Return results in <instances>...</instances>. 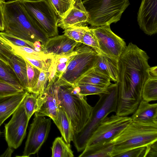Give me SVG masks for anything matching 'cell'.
Segmentation results:
<instances>
[{"mask_svg":"<svg viewBox=\"0 0 157 157\" xmlns=\"http://www.w3.org/2000/svg\"><path fill=\"white\" fill-rule=\"evenodd\" d=\"M149 59L145 52L132 43L120 57L117 115L127 116L137 108L142 99L143 86L148 78Z\"/></svg>","mask_w":157,"mask_h":157,"instance_id":"obj_1","label":"cell"},{"mask_svg":"<svg viewBox=\"0 0 157 157\" xmlns=\"http://www.w3.org/2000/svg\"><path fill=\"white\" fill-rule=\"evenodd\" d=\"M4 32L33 43L43 46L49 37L38 27L24 7L22 0L3 3Z\"/></svg>","mask_w":157,"mask_h":157,"instance_id":"obj_2","label":"cell"},{"mask_svg":"<svg viewBox=\"0 0 157 157\" xmlns=\"http://www.w3.org/2000/svg\"><path fill=\"white\" fill-rule=\"evenodd\" d=\"M55 81L53 85L58 106L69 117L75 133H78L90 119L93 107L88 103L86 96L79 94L77 86L58 85Z\"/></svg>","mask_w":157,"mask_h":157,"instance_id":"obj_3","label":"cell"},{"mask_svg":"<svg viewBox=\"0 0 157 157\" xmlns=\"http://www.w3.org/2000/svg\"><path fill=\"white\" fill-rule=\"evenodd\" d=\"M117 82L111 84L101 94L93 107L90 119L79 132L75 133L73 142L78 151H83L91 136L102 121L112 112H116L118 98Z\"/></svg>","mask_w":157,"mask_h":157,"instance_id":"obj_4","label":"cell"},{"mask_svg":"<svg viewBox=\"0 0 157 157\" xmlns=\"http://www.w3.org/2000/svg\"><path fill=\"white\" fill-rule=\"evenodd\" d=\"M157 141V123H141L132 121L110 142L113 146L112 157L131 149Z\"/></svg>","mask_w":157,"mask_h":157,"instance_id":"obj_5","label":"cell"},{"mask_svg":"<svg viewBox=\"0 0 157 157\" xmlns=\"http://www.w3.org/2000/svg\"><path fill=\"white\" fill-rule=\"evenodd\" d=\"M82 2L88 14L87 23L93 27L117 22L130 4L128 0H83Z\"/></svg>","mask_w":157,"mask_h":157,"instance_id":"obj_6","label":"cell"},{"mask_svg":"<svg viewBox=\"0 0 157 157\" xmlns=\"http://www.w3.org/2000/svg\"><path fill=\"white\" fill-rule=\"evenodd\" d=\"M82 44L79 43L75 48L76 54L70 60L62 76L55 80L56 84L74 86L94 68L98 54L90 46Z\"/></svg>","mask_w":157,"mask_h":157,"instance_id":"obj_7","label":"cell"},{"mask_svg":"<svg viewBox=\"0 0 157 157\" xmlns=\"http://www.w3.org/2000/svg\"><path fill=\"white\" fill-rule=\"evenodd\" d=\"M22 2L28 13L48 37L58 34V17L46 0H22Z\"/></svg>","mask_w":157,"mask_h":157,"instance_id":"obj_8","label":"cell"},{"mask_svg":"<svg viewBox=\"0 0 157 157\" xmlns=\"http://www.w3.org/2000/svg\"><path fill=\"white\" fill-rule=\"evenodd\" d=\"M131 117L112 115L107 117L93 132L86 147L109 143L115 138L131 121Z\"/></svg>","mask_w":157,"mask_h":157,"instance_id":"obj_9","label":"cell"},{"mask_svg":"<svg viewBox=\"0 0 157 157\" xmlns=\"http://www.w3.org/2000/svg\"><path fill=\"white\" fill-rule=\"evenodd\" d=\"M90 28L102 54L118 60L127 47L124 40L112 32L109 25Z\"/></svg>","mask_w":157,"mask_h":157,"instance_id":"obj_10","label":"cell"},{"mask_svg":"<svg viewBox=\"0 0 157 157\" xmlns=\"http://www.w3.org/2000/svg\"><path fill=\"white\" fill-rule=\"evenodd\" d=\"M29 120L23 101L5 126V136L8 147L16 149L21 145L25 136Z\"/></svg>","mask_w":157,"mask_h":157,"instance_id":"obj_11","label":"cell"},{"mask_svg":"<svg viewBox=\"0 0 157 157\" xmlns=\"http://www.w3.org/2000/svg\"><path fill=\"white\" fill-rule=\"evenodd\" d=\"M51 118L35 116L30 128L22 157L37 153L47 139L51 126Z\"/></svg>","mask_w":157,"mask_h":157,"instance_id":"obj_12","label":"cell"},{"mask_svg":"<svg viewBox=\"0 0 157 157\" xmlns=\"http://www.w3.org/2000/svg\"><path fill=\"white\" fill-rule=\"evenodd\" d=\"M140 28L151 36L157 32V0H142L137 14Z\"/></svg>","mask_w":157,"mask_h":157,"instance_id":"obj_13","label":"cell"},{"mask_svg":"<svg viewBox=\"0 0 157 157\" xmlns=\"http://www.w3.org/2000/svg\"><path fill=\"white\" fill-rule=\"evenodd\" d=\"M47 83L43 93L38 95L37 110L35 116H48L56 123L57 120L59 109L57 103L53 83Z\"/></svg>","mask_w":157,"mask_h":157,"instance_id":"obj_14","label":"cell"},{"mask_svg":"<svg viewBox=\"0 0 157 157\" xmlns=\"http://www.w3.org/2000/svg\"><path fill=\"white\" fill-rule=\"evenodd\" d=\"M79 43L63 34L49 38L42 47L45 54L57 56L72 52Z\"/></svg>","mask_w":157,"mask_h":157,"instance_id":"obj_15","label":"cell"},{"mask_svg":"<svg viewBox=\"0 0 157 157\" xmlns=\"http://www.w3.org/2000/svg\"><path fill=\"white\" fill-rule=\"evenodd\" d=\"M88 17L82 0H74L71 8L66 15L63 18L58 17L57 25L65 29L73 26L86 24Z\"/></svg>","mask_w":157,"mask_h":157,"instance_id":"obj_16","label":"cell"},{"mask_svg":"<svg viewBox=\"0 0 157 157\" xmlns=\"http://www.w3.org/2000/svg\"><path fill=\"white\" fill-rule=\"evenodd\" d=\"M27 92L25 90L14 94L0 97V126L15 111Z\"/></svg>","mask_w":157,"mask_h":157,"instance_id":"obj_17","label":"cell"},{"mask_svg":"<svg viewBox=\"0 0 157 157\" xmlns=\"http://www.w3.org/2000/svg\"><path fill=\"white\" fill-rule=\"evenodd\" d=\"M93 68L109 78L111 81L115 82H118L119 77L118 60L103 54H98Z\"/></svg>","mask_w":157,"mask_h":157,"instance_id":"obj_18","label":"cell"},{"mask_svg":"<svg viewBox=\"0 0 157 157\" xmlns=\"http://www.w3.org/2000/svg\"><path fill=\"white\" fill-rule=\"evenodd\" d=\"M142 99L131 117L132 121L141 123H157V104Z\"/></svg>","mask_w":157,"mask_h":157,"instance_id":"obj_19","label":"cell"},{"mask_svg":"<svg viewBox=\"0 0 157 157\" xmlns=\"http://www.w3.org/2000/svg\"><path fill=\"white\" fill-rule=\"evenodd\" d=\"M58 107V118L55 124L59 130L64 141L70 144L73 140L75 134L72 125L70 118L63 109L60 106Z\"/></svg>","mask_w":157,"mask_h":157,"instance_id":"obj_20","label":"cell"},{"mask_svg":"<svg viewBox=\"0 0 157 157\" xmlns=\"http://www.w3.org/2000/svg\"><path fill=\"white\" fill-rule=\"evenodd\" d=\"M9 64L13 70L24 90L27 91L28 84L25 60L22 57L15 54L9 60Z\"/></svg>","mask_w":157,"mask_h":157,"instance_id":"obj_21","label":"cell"},{"mask_svg":"<svg viewBox=\"0 0 157 157\" xmlns=\"http://www.w3.org/2000/svg\"><path fill=\"white\" fill-rule=\"evenodd\" d=\"M109 78L93 68L82 76L76 84L87 83L107 87L111 84Z\"/></svg>","mask_w":157,"mask_h":157,"instance_id":"obj_22","label":"cell"},{"mask_svg":"<svg viewBox=\"0 0 157 157\" xmlns=\"http://www.w3.org/2000/svg\"><path fill=\"white\" fill-rule=\"evenodd\" d=\"M113 146L110 142L101 145L85 147L79 157H112Z\"/></svg>","mask_w":157,"mask_h":157,"instance_id":"obj_23","label":"cell"},{"mask_svg":"<svg viewBox=\"0 0 157 157\" xmlns=\"http://www.w3.org/2000/svg\"><path fill=\"white\" fill-rule=\"evenodd\" d=\"M0 79L12 84L20 91L25 90L10 66L1 59Z\"/></svg>","mask_w":157,"mask_h":157,"instance_id":"obj_24","label":"cell"},{"mask_svg":"<svg viewBox=\"0 0 157 157\" xmlns=\"http://www.w3.org/2000/svg\"><path fill=\"white\" fill-rule=\"evenodd\" d=\"M52 157H73L70 144L66 143L62 137L56 138L51 147Z\"/></svg>","mask_w":157,"mask_h":157,"instance_id":"obj_25","label":"cell"},{"mask_svg":"<svg viewBox=\"0 0 157 157\" xmlns=\"http://www.w3.org/2000/svg\"><path fill=\"white\" fill-rule=\"evenodd\" d=\"M142 98L148 102L157 100V78L147 79L142 89Z\"/></svg>","mask_w":157,"mask_h":157,"instance_id":"obj_26","label":"cell"},{"mask_svg":"<svg viewBox=\"0 0 157 157\" xmlns=\"http://www.w3.org/2000/svg\"><path fill=\"white\" fill-rule=\"evenodd\" d=\"M59 17H64L72 7L74 0H46Z\"/></svg>","mask_w":157,"mask_h":157,"instance_id":"obj_27","label":"cell"},{"mask_svg":"<svg viewBox=\"0 0 157 157\" xmlns=\"http://www.w3.org/2000/svg\"><path fill=\"white\" fill-rule=\"evenodd\" d=\"M86 24L73 26L64 29V34L78 43H81L83 37L89 29Z\"/></svg>","mask_w":157,"mask_h":157,"instance_id":"obj_28","label":"cell"},{"mask_svg":"<svg viewBox=\"0 0 157 157\" xmlns=\"http://www.w3.org/2000/svg\"><path fill=\"white\" fill-rule=\"evenodd\" d=\"M38 96L35 94L27 91L23 100L24 108L29 120L37 110Z\"/></svg>","mask_w":157,"mask_h":157,"instance_id":"obj_29","label":"cell"},{"mask_svg":"<svg viewBox=\"0 0 157 157\" xmlns=\"http://www.w3.org/2000/svg\"><path fill=\"white\" fill-rule=\"evenodd\" d=\"M75 85L79 87V94L85 96L88 95L94 94L99 95L105 92L107 88L92 84L83 83H77Z\"/></svg>","mask_w":157,"mask_h":157,"instance_id":"obj_30","label":"cell"},{"mask_svg":"<svg viewBox=\"0 0 157 157\" xmlns=\"http://www.w3.org/2000/svg\"><path fill=\"white\" fill-rule=\"evenodd\" d=\"M27 65V75L28 84L27 91L31 93L37 84L40 71L37 68L25 60Z\"/></svg>","mask_w":157,"mask_h":157,"instance_id":"obj_31","label":"cell"},{"mask_svg":"<svg viewBox=\"0 0 157 157\" xmlns=\"http://www.w3.org/2000/svg\"><path fill=\"white\" fill-rule=\"evenodd\" d=\"M0 36L7 42L14 45L35 49L33 43L18 38L5 32H0Z\"/></svg>","mask_w":157,"mask_h":157,"instance_id":"obj_32","label":"cell"},{"mask_svg":"<svg viewBox=\"0 0 157 157\" xmlns=\"http://www.w3.org/2000/svg\"><path fill=\"white\" fill-rule=\"evenodd\" d=\"M81 43L91 48L98 55L102 54L97 40L90 28L86 32Z\"/></svg>","mask_w":157,"mask_h":157,"instance_id":"obj_33","label":"cell"},{"mask_svg":"<svg viewBox=\"0 0 157 157\" xmlns=\"http://www.w3.org/2000/svg\"><path fill=\"white\" fill-rule=\"evenodd\" d=\"M14 55L11 46L0 36V59L9 65V60Z\"/></svg>","mask_w":157,"mask_h":157,"instance_id":"obj_34","label":"cell"},{"mask_svg":"<svg viewBox=\"0 0 157 157\" xmlns=\"http://www.w3.org/2000/svg\"><path fill=\"white\" fill-rule=\"evenodd\" d=\"M49 74V72L40 71L36 86L31 93L38 95L43 93L48 82Z\"/></svg>","mask_w":157,"mask_h":157,"instance_id":"obj_35","label":"cell"},{"mask_svg":"<svg viewBox=\"0 0 157 157\" xmlns=\"http://www.w3.org/2000/svg\"><path fill=\"white\" fill-rule=\"evenodd\" d=\"M20 92L12 84L0 79V97L14 94Z\"/></svg>","mask_w":157,"mask_h":157,"instance_id":"obj_36","label":"cell"},{"mask_svg":"<svg viewBox=\"0 0 157 157\" xmlns=\"http://www.w3.org/2000/svg\"><path fill=\"white\" fill-rule=\"evenodd\" d=\"M146 146L135 148L117 156L118 157H144Z\"/></svg>","mask_w":157,"mask_h":157,"instance_id":"obj_37","label":"cell"},{"mask_svg":"<svg viewBox=\"0 0 157 157\" xmlns=\"http://www.w3.org/2000/svg\"><path fill=\"white\" fill-rule=\"evenodd\" d=\"M157 141L146 146L144 157H157Z\"/></svg>","mask_w":157,"mask_h":157,"instance_id":"obj_38","label":"cell"},{"mask_svg":"<svg viewBox=\"0 0 157 157\" xmlns=\"http://www.w3.org/2000/svg\"><path fill=\"white\" fill-rule=\"evenodd\" d=\"M3 0H0V31H4V17L3 13Z\"/></svg>","mask_w":157,"mask_h":157,"instance_id":"obj_39","label":"cell"},{"mask_svg":"<svg viewBox=\"0 0 157 157\" xmlns=\"http://www.w3.org/2000/svg\"><path fill=\"white\" fill-rule=\"evenodd\" d=\"M148 78H157V66L150 67L147 70Z\"/></svg>","mask_w":157,"mask_h":157,"instance_id":"obj_40","label":"cell"},{"mask_svg":"<svg viewBox=\"0 0 157 157\" xmlns=\"http://www.w3.org/2000/svg\"><path fill=\"white\" fill-rule=\"evenodd\" d=\"M14 149L8 147L6 150V151L5 152L2 154L0 156L2 157H7V156H11L12 154V153L13 151H14Z\"/></svg>","mask_w":157,"mask_h":157,"instance_id":"obj_41","label":"cell"},{"mask_svg":"<svg viewBox=\"0 0 157 157\" xmlns=\"http://www.w3.org/2000/svg\"></svg>","mask_w":157,"mask_h":157,"instance_id":"obj_42","label":"cell"}]
</instances>
